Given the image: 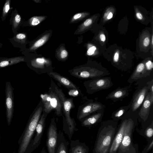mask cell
<instances>
[{"label":"cell","instance_id":"1","mask_svg":"<svg viewBox=\"0 0 153 153\" xmlns=\"http://www.w3.org/2000/svg\"><path fill=\"white\" fill-rule=\"evenodd\" d=\"M43 109V104L41 101L31 114L26 127L18 140L19 147L18 153H25L30 144Z\"/></svg>","mask_w":153,"mask_h":153},{"label":"cell","instance_id":"2","mask_svg":"<svg viewBox=\"0 0 153 153\" xmlns=\"http://www.w3.org/2000/svg\"><path fill=\"white\" fill-rule=\"evenodd\" d=\"M40 97L44 105L43 111L48 114L53 110L57 116L60 117L62 116V102L58 95L51 85L48 92L41 94Z\"/></svg>","mask_w":153,"mask_h":153},{"label":"cell","instance_id":"3","mask_svg":"<svg viewBox=\"0 0 153 153\" xmlns=\"http://www.w3.org/2000/svg\"><path fill=\"white\" fill-rule=\"evenodd\" d=\"M51 85L53 88L61 101L62 111L69 126V129L71 132L73 131L76 126L74 119L72 118L70 115L71 109L74 108L73 99L72 98H67L62 89L52 80H51Z\"/></svg>","mask_w":153,"mask_h":153},{"label":"cell","instance_id":"4","mask_svg":"<svg viewBox=\"0 0 153 153\" xmlns=\"http://www.w3.org/2000/svg\"><path fill=\"white\" fill-rule=\"evenodd\" d=\"M68 71L72 76L81 79L98 78L110 74L108 71L105 69L89 66L76 68Z\"/></svg>","mask_w":153,"mask_h":153},{"label":"cell","instance_id":"5","mask_svg":"<svg viewBox=\"0 0 153 153\" xmlns=\"http://www.w3.org/2000/svg\"><path fill=\"white\" fill-rule=\"evenodd\" d=\"M87 93L92 94L99 91L108 89L113 84L109 77H103L98 78L91 79L84 82Z\"/></svg>","mask_w":153,"mask_h":153},{"label":"cell","instance_id":"6","mask_svg":"<svg viewBox=\"0 0 153 153\" xmlns=\"http://www.w3.org/2000/svg\"><path fill=\"white\" fill-rule=\"evenodd\" d=\"M10 82L7 81L5 84V105L7 122L9 126L12 121L14 110V100L13 91Z\"/></svg>","mask_w":153,"mask_h":153},{"label":"cell","instance_id":"7","mask_svg":"<svg viewBox=\"0 0 153 153\" xmlns=\"http://www.w3.org/2000/svg\"><path fill=\"white\" fill-rule=\"evenodd\" d=\"M149 90L146 83L139 86L134 94L131 101L128 105L129 107V110L130 111L137 114Z\"/></svg>","mask_w":153,"mask_h":153},{"label":"cell","instance_id":"8","mask_svg":"<svg viewBox=\"0 0 153 153\" xmlns=\"http://www.w3.org/2000/svg\"><path fill=\"white\" fill-rule=\"evenodd\" d=\"M105 106L102 103L96 101L88 102L80 106L77 115L79 120L84 119L87 117L98 111L104 110Z\"/></svg>","mask_w":153,"mask_h":153},{"label":"cell","instance_id":"9","mask_svg":"<svg viewBox=\"0 0 153 153\" xmlns=\"http://www.w3.org/2000/svg\"><path fill=\"white\" fill-rule=\"evenodd\" d=\"M57 131L55 118L52 119L48 129L47 146L49 153H55L56 145Z\"/></svg>","mask_w":153,"mask_h":153},{"label":"cell","instance_id":"10","mask_svg":"<svg viewBox=\"0 0 153 153\" xmlns=\"http://www.w3.org/2000/svg\"><path fill=\"white\" fill-rule=\"evenodd\" d=\"M151 93L148 91L141 106V108L137 113V117L145 121L149 114L151 107L153 103V100L151 98Z\"/></svg>","mask_w":153,"mask_h":153},{"label":"cell","instance_id":"11","mask_svg":"<svg viewBox=\"0 0 153 153\" xmlns=\"http://www.w3.org/2000/svg\"><path fill=\"white\" fill-rule=\"evenodd\" d=\"M123 120L119 129L117 134L110 149V153L115 152L121 143L123 137L125 128L127 120L126 113L122 118Z\"/></svg>","mask_w":153,"mask_h":153},{"label":"cell","instance_id":"12","mask_svg":"<svg viewBox=\"0 0 153 153\" xmlns=\"http://www.w3.org/2000/svg\"><path fill=\"white\" fill-rule=\"evenodd\" d=\"M47 74L69 90L75 89L80 90L79 87L77 86L68 78L57 73L52 71L48 73Z\"/></svg>","mask_w":153,"mask_h":153},{"label":"cell","instance_id":"13","mask_svg":"<svg viewBox=\"0 0 153 153\" xmlns=\"http://www.w3.org/2000/svg\"><path fill=\"white\" fill-rule=\"evenodd\" d=\"M50 63L43 58H37L34 59L31 61V65L34 69V71L38 74L50 72L47 69Z\"/></svg>","mask_w":153,"mask_h":153},{"label":"cell","instance_id":"14","mask_svg":"<svg viewBox=\"0 0 153 153\" xmlns=\"http://www.w3.org/2000/svg\"><path fill=\"white\" fill-rule=\"evenodd\" d=\"M129 90L128 87L118 88L109 94L105 99L110 100L114 102L122 100L124 98L128 96Z\"/></svg>","mask_w":153,"mask_h":153},{"label":"cell","instance_id":"15","mask_svg":"<svg viewBox=\"0 0 153 153\" xmlns=\"http://www.w3.org/2000/svg\"><path fill=\"white\" fill-rule=\"evenodd\" d=\"M146 77L145 64L142 62L138 65L127 81L132 83L134 82H137L141 79Z\"/></svg>","mask_w":153,"mask_h":153},{"label":"cell","instance_id":"16","mask_svg":"<svg viewBox=\"0 0 153 153\" xmlns=\"http://www.w3.org/2000/svg\"><path fill=\"white\" fill-rule=\"evenodd\" d=\"M104 110L96 112L85 118L82 122V125L84 126L92 125L96 123L102 118Z\"/></svg>","mask_w":153,"mask_h":153},{"label":"cell","instance_id":"17","mask_svg":"<svg viewBox=\"0 0 153 153\" xmlns=\"http://www.w3.org/2000/svg\"><path fill=\"white\" fill-rule=\"evenodd\" d=\"M25 61L22 56H16L0 59V68L6 67Z\"/></svg>","mask_w":153,"mask_h":153},{"label":"cell","instance_id":"18","mask_svg":"<svg viewBox=\"0 0 153 153\" xmlns=\"http://www.w3.org/2000/svg\"><path fill=\"white\" fill-rule=\"evenodd\" d=\"M129 109L128 105L120 107L112 114V117L114 120L117 121L122 118Z\"/></svg>","mask_w":153,"mask_h":153},{"label":"cell","instance_id":"19","mask_svg":"<svg viewBox=\"0 0 153 153\" xmlns=\"http://www.w3.org/2000/svg\"><path fill=\"white\" fill-rule=\"evenodd\" d=\"M50 34L48 33L44 35L37 40L30 47V50L33 51L42 46L48 40L50 36Z\"/></svg>","mask_w":153,"mask_h":153},{"label":"cell","instance_id":"20","mask_svg":"<svg viewBox=\"0 0 153 153\" xmlns=\"http://www.w3.org/2000/svg\"><path fill=\"white\" fill-rule=\"evenodd\" d=\"M46 17V16H44L32 17L29 20V24L32 26H36L44 20Z\"/></svg>","mask_w":153,"mask_h":153},{"label":"cell","instance_id":"21","mask_svg":"<svg viewBox=\"0 0 153 153\" xmlns=\"http://www.w3.org/2000/svg\"><path fill=\"white\" fill-rule=\"evenodd\" d=\"M93 19L91 17L86 20L80 26L78 31H82L89 27L93 22Z\"/></svg>","mask_w":153,"mask_h":153},{"label":"cell","instance_id":"22","mask_svg":"<svg viewBox=\"0 0 153 153\" xmlns=\"http://www.w3.org/2000/svg\"><path fill=\"white\" fill-rule=\"evenodd\" d=\"M111 139V136L110 134L105 135L101 141L100 146V148L102 149L109 146L110 144Z\"/></svg>","mask_w":153,"mask_h":153},{"label":"cell","instance_id":"23","mask_svg":"<svg viewBox=\"0 0 153 153\" xmlns=\"http://www.w3.org/2000/svg\"><path fill=\"white\" fill-rule=\"evenodd\" d=\"M10 0H7L3 8L2 19H5L10 9Z\"/></svg>","mask_w":153,"mask_h":153},{"label":"cell","instance_id":"24","mask_svg":"<svg viewBox=\"0 0 153 153\" xmlns=\"http://www.w3.org/2000/svg\"><path fill=\"white\" fill-rule=\"evenodd\" d=\"M88 15L87 13H80L75 14L72 18L71 22H74L80 20Z\"/></svg>","mask_w":153,"mask_h":153},{"label":"cell","instance_id":"25","mask_svg":"<svg viewBox=\"0 0 153 153\" xmlns=\"http://www.w3.org/2000/svg\"><path fill=\"white\" fill-rule=\"evenodd\" d=\"M145 65L146 76H149L153 68V63L151 61L149 60L145 64Z\"/></svg>","mask_w":153,"mask_h":153},{"label":"cell","instance_id":"26","mask_svg":"<svg viewBox=\"0 0 153 153\" xmlns=\"http://www.w3.org/2000/svg\"><path fill=\"white\" fill-rule=\"evenodd\" d=\"M26 37V35L25 33H19L16 35L14 39L19 43H24L25 42Z\"/></svg>","mask_w":153,"mask_h":153},{"label":"cell","instance_id":"27","mask_svg":"<svg viewBox=\"0 0 153 153\" xmlns=\"http://www.w3.org/2000/svg\"><path fill=\"white\" fill-rule=\"evenodd\" d=\"M21 20L20 16L18 13H16L14 16L13 21V25L15 29L20 24Z\"/></svg>","mask_w":153,"mask_h":153},{"label":"cell","instance_id":"28","mask_svg":"<svg viewBox=\"0 0 153 153\" xmlns=\"http://www.w3.org/2000/svg\"><path fill=\"white\" fill-rule=\"evenodd\" d=\"M71 153H85V149L82 146H77L73 149Z\"/></svg>","mask_w":153,"mask_h":153},{"label":"cell","instance_id":"29","mask_svg":"<svg viewBox=\"0 0 153 153\" xmlns=\"http://www.w3.org/2000/svg\"><path fill=\"white\" fill-rule=\"evenodd\" d=\"M68 94L70 96L76 97L78 96L79 94H81V92L80 90L79 91L75 89H71L69 90Z\"/></svg>","mask_w":153,"mask_h":153},{"label":"cell","instance_id":"30","mask_svg":"<svg viewBox=\"0 0 153 153\" xmlns=\"http://www.w3.org/2000/svg\"><path fill=\"white\" fill-rule=\"evenodd\" d=\"M57 153H67L65 147L63 143H62L59 146Z\"/></svg>","mask_w":153,"mask_h":153},{"label":"cell","instance_id":"31","mask_svg":"<svg viewBox=\"0 0 153 153\" xmlns=\"http://www.w3.org/2000/svg\"><path fill=\"white\" fill-rule=\"evenodd\" d=\"M60 58L62 59H65L68 55V53L67 51L65 49H62L60 53Z\"/></svg>","mask_w":153,"mask_h":153},{"label":"cell","instance_id":"32","mask_svg":"<svg viewBox=\"0 0 153 153\" xmlns=\"http://www.w3.org/2000/svg\"><path fill=\"white\" fill-rule=\"evenodd\" d=\"M96 49V47L93 46L89 48L87 52V54L88 56H91L94 54Z\"/></svg>","mask_w":153,"mask_h":153},{"label":"cell","instance_id":"33","mask_svg":"<svg viewBox=\"0 0 153 153\" xmlns=\"http://www.w3.org/2000/svg\"><path fill=\"white\" fill-rule=\"evenodd\" d=\"M146 134L148 137H151L153 134V130L152 128H149L146 131Z\"/></svg>","mask_w":153,"mask_h":153},{"label":"cell","instance_id":"34","mask_svg":"<svg viewBox=\"0 0 153 153\" xmlns=\"http://www.w3.org/2000/svg\"><path fill=\"white\" fill-rule=\"evenodd\" d=\"M150 42V39L148 37H146L143 41V45L145 47H147L149 44Z\"/></svg>","mask_w":153,"mask_h":153},{"label":"cell","instance_id":"35","mask_svg":"<svg viewBox=\"0 0 153 153\" xmlns=\"http://www.w3.org/2000/svg\"><path fill=\"white\" fill-rule=\"evenodd\" d=\"M119 52L117 51L114 54L113 57V61L115 62H117L119 60Z\"/></svg>","mask_w":153,"mask_h":153},{"label":"cell","instance_id":"36","mask_svg":"<svg viewBox=\"0 0 153 153\" xmlns=\"http://www.w3.org/2000/svg\"><path fill=\"white\" fill-rule=\"evenodd\" d=\"M137 18L139 20H141L143 19V16L141 13L139 12H137L136 13Z\"/></svg>","mask_w":153,"mask_h":153},{"label":"cell","instance_id":"37","mask_svg":"<svg viewBox=\"0 0 153 153\" xmlns=\"http://www.w3.org/2000/svg\"><path fill=\"white\" fill-rule=\"evenodd\" d=\"M100 38L101 40L103 42H105L106 39L105 36L103 33H101L100 35Z\"/></svg>","mask_w":153,"mask_h":153},{"label":"cell","instance_id":"38","mask_svg":"<svg viewBox=\"0 0 153 153\" xmlns=\"http://www.w3.org/2000/svg\"><path fill=\"white\" fill-rule=\"evenodd\" d=\"M113 16V13L111 12H110L108 14V16H107V19H111L112 18Z\"/></svg>","mask_w":153,"mask_h":153},{"label":"cell","instance_id":"39","mask_svg":"<svg viewBox=\"0 0 153 153\" xmlns=\"http://www.w3.org/2000/svg\"><path fill=\"white\" fill-rule=\"evenodd\" d=\"M152 45H153V36H152Z\"/></svg>","mask_w":153,"mask_h":153},{"label":"cell","instance_id":"40","mask_svg":"<svg viewBox=\"0 0 153 153\" xmlns=\"http://www.w3.org/2000/svg\"><path fill=\"white\" fill-rule=\"evenodd\" d=\"M1 143V134H0V143Z\"/></svg>","mask_w":153,"mask_h":153},{"label":"cell","instance_id":"41","mask_svg":"<svg viewBox=\"0 0 153 153\" xmlns=\"http://www.w3.org/2000/svg\"><path fill=\"white\" fill-rule=\"evenodd\" d=\"M13 153H16V151L15 150V151L13 152Z\"/></svg>","mask_w":153,"mask_h":153},{"label":"cell","instance_id":"42","mask_svg":"<svg viewBox=\"0 0 153 153\" xmlns=\"http://www.w3.org/2000/svg\"><path fill=\"white\" fill-rule=\"evenodd\" d=\"M1 44H1L0 43V46H1V45H0Z\"/></svg>","mask_w":153,"mask_h":153},{"label":"cell","instance_id":"43","mask_svg":"<svg viewBox=\"0 0 153 153\" xmlns=\"http://www.w3.org/2000/svg\"><path fill=\"white\" fill-rule=\"evenodd\" d=\"M45 153V152H44V153Z\"/></svg>","mask_w":153,"mask_h":153}]
</instances>
